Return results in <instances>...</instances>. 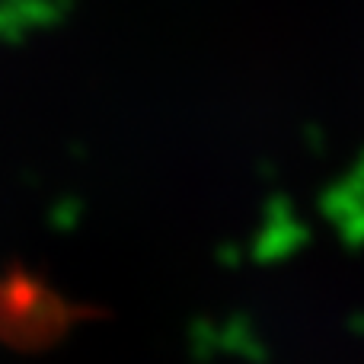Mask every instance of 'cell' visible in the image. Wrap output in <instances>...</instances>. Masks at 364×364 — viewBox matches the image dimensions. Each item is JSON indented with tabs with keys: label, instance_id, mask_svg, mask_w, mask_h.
<instances>
[]
</instances>
